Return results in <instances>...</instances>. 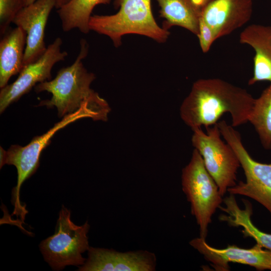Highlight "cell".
I'll return each mask as SVG.
<instances>
[{"label":"cell","instance_id":"obj_1","mask_svg":"<svg viewBox=\"0 0 271 271\" xmlns=\"http://www.w3.org/2000/svg\"><path fill=\"white\" fill-rule=\"evenodd\" d=\"M254 100L245 89L221 79H200L182 102L180 115L192 130L212 126L229 113L235 127L248 122Z\"/></svg>","mask_w":271,"mask_h":271},{"label":"cell","instance_id":"obj_2","mask_svg":"<svg viewBox=\"0 0 271 271\" xmlns=\"http://www.w3.org/2000/svg\"><path fill=\"white\" fill-rule=\"evenodd\" d=\"M90 117L93 120L105 121L107 115L101 105L97 103L89 102L85 104L76 112L67 114L53 127L45 133L35 137L26 146L12 145L6 151L1 147V168L5 164L12 165L17 170V183L12 193V203L14 206L13 215L20 216L24 220L27 211L25 205H22L20 200L21 187L25 181L31 177L39 166V160L43 150L51 143L53 135L59 130L76 120Z\"/></svg>","mask_w":271,"mask_h":271},{"label":"cell","instance_id":"obj_3","mask_svg":"<svg viewBox=\"0 0 271 271\" xmlns=\"http://www.w3.org/2000/svg\"><path fill=\"white\" fill-rule=\"evenodd\" d=\"M80 45L79 53L72 64L59 70L54 79L35 87L37 92L47 91L52 95L50 99L41 101L38 106L56 107L59 117L76 112L87 103L104 100L90 88L95 75L88 72L83 63L88 54V43L82 39Z\"/></svg>","mask_w":271,"mask_h":271},{"label":"cell","instance_id":"obj_4","mask_svg":"<svg viewBox=\"0 0 271 271\" xmlns=\"http://www.w3.org/2000/svg\"><path fill=\"white\" fill-rule=\"evenodd\" d=\"M119 11L111 15H92L89 22L90 31L108 37L115 47L120 46L122 37L138 34L158 43H164L170 33L160 27L153 15L151 0H115Z\"/></svg>","mask_w":271,"mask_h":271},{"label":"cell","instance_id":"obj_5","mask_svg":"<svg viewBox=\"0 0 271 271\" xmlns=\"http://www.w3.org/2000/svg\"><path fill=\"white\" fill-rule=\"evenodd\" d=\"M182 190L190 203L191 214L199 227L200 237L206 239L208 227L216 209L223 202L219 188L207 171L202 157L194 149L182 172Z\"/></svg>","mask_w":271,"mask_h":271},{"label":"cell","instance_id":"obj_6","mask_svg":"<svg viewBox=\"0 0 271 271\" xmlns=\"http://www.w3.org/2000/svg\"><path fill=\"white\" fill-rule=\"evenodd\" d=\"M88 221L82 225L71 219L70 210L62 206L54 234L43 240L39 247L45 260L53 269L59 270L67 265L81 266L86 259L82 254L90 246Z\"/></svg>","mask_w":271,"mask_h":271},{"label":"cell","instance_id":"obj_7","mask_svg":"<svg viewBox=\"0 0 271 271\" xmlns=\"http://www.w3.org/2000/svg\"><path fill=\"white\" fill-rule=\"evenodd\" d=\"M221 136L234 150L246 178L228 189L230 194L248 197L263 206L271 215V163L251 158L243 145L240 133L224 120L217 122Z\"/></svg>","mask_w":271,"mask_h":271},{"label":"cell","instance_id":"obj_8","mask_svg":"<svg viewBox=\"0 0 271 271\" xmlns=\"http://www.w3.org/2000/svg\"><path fill=\"white\" fill-rule=\"evenodd\" d=\"M192 129V146L201 155L208 173L217 184L221 195L236 184V174L240 166L233 149L221 140L217 123L206 128Z\"/></svg>","mask_w":271,"mask_h":271},{"label":"cell","instance_id":"obj_9","mask_svg":"<svg viewBox=\"0 0 271 271\" xmlns=\"http://www.w3.org/2000/svg\"><path fill=\"white\" fill-rule=\"evenodd\" d=\"M62 40L58 37L47 46L44 53L35 61L23 67L17 79L12 83L1 88L0 112L3 113L12 103L28 93L37 84L51 80V71L58 62L68 55L61 51Z\"/></svg>","mask_w":271,"mask_h":271},{"label":"cell","instance_id":"obj_10","mask_svg":"<svg viewBox=\"0 0 271 271\" xmlns=\"http://www.w3.org/2000/svg\"><path fill=\"white\" fill-rule=\"evenodd\" d=\"M189 243L203 255L216 270L228 271L230 262L248 265L258 270H271V250L263 249L257 244L250 248L232 245L218 249L211 246L205 239L200 237L191 240Z\"/></svg>","mask_w":271,"mask_h":271},{"label":"cell","instance_id":"obj_11","mask_svg":"<svg viewBox=\"0 0 271 271\" xmlns=\"http://www.w3.org/2000/svg\"><path fill=\"white\" fill-rule=\"evenodd\" d=\"M56 0H36L21 10L12 23L27 34L24 66L39 58L47 47L44 41L45 30L49 16Z\"/></svg>","mask_w":271,"mask_h":271},{"label":"cell","instance_id":"obj_12","mask_svg":"<svg viewBox=\"0 0 271 271\" xmlns=\"http://www.w3.org/2000/svg\"><path fill=\"white\" fill-rule=\"evenodd\" d=\"M155 253L140 250L118 252L113 249L90 247L88 258L79 267L81 271H154Z\"/></svg>","mask_w":271,"mask_h":271},{"label":"cell","instance_id":"obj_13","mask_svg":"<svg viewBox=\"0 0 271 271\" xmlns=\"http://www.w3.org/2000/svg\"><path fill=\"white\" fill-rule=\"evenodd\" d=\"M252 11V0H213L201 9L200 18L211 27L217 39L247 23Z\"/></svg>","mask_w":271,"mask_h":271},{"label":"cell","instance_id":"obj_14","mask_svg":"<svg viewBox=\"0 0 271 271\" xmlns=\"http://www.w3.org/2000/svg\"><path fill=\"white\" fill-rule=\"evenodd\" d=\"M239 42L254 51L253 71L248 85L260 81L271 84V25L252 24L240 33Z\"/></svg>","mask_w":271,"mask_h":271},{"label":"cell","instance_id":"obj_15","mask_svg":"<svg viewBox=\"0 0 271 271\" xmlns=\"http://www.w3.org/2000/svg\"><path fill=\"white\" fill-rule=\"evenodd\" d=\"M0 42V87L8 85L10 78L24 67L27 41L25 31L19 27L8 31Z\"/></svg>","mask_w":271,"mask_h":271},{"label":"cell","instance_id":"obj_16","mask_svg":"<svg viewBox=\"0 0 271 271\" xmlns=\"http://www.w3.org/2000/svg\"><path fill=\"white\" fill-rule=\"evenodd\" d=\"M223 202L225 206H220L225 214L219 216L220 220L226 222L229 225L235 227L241 226V232L244 237L254 239L256 244L262 247L271 250V234L264 232L257 228L252 222V206L250 202L242 199L244 205L243 209H240L234 195L230 194L225 198Z\"/></svg>","mask_w":271,"mask_h":271},{"label":"cell","instance_id":"obj_17","mask_svg":"<svg viewBox=\"0 0 271 271\" xmlns=\"http://www.w3.org/2000/svg\"><path fill=\"white\" fill-rule=\"evenodd\" d=\"M156 1L160 7V16L164 19V29L179 26L198 35L201 9L191 0Z\"/></svg>","mask_w":271,"mask_h":271},{"label":"cell","instance_id":"obj_18","mask_svg":"<svg viewBox=\"0 0 271 271\" xmlns=\"http://www.w3.org/2000/svg\"><path fill=\"white\" fill-rule=\"evenodd\" d=\"M111 0H71L68 3L57 9V14L64 32L74 29L87 34L90 29L89 22L92 12L100 4H109Z\"/></svg>","mask_w":271,"mask_h":271},{"label":"cell","instance_id":"obj_19","mask_svg":"<svg viewBox=\"0 0 271 271\" xmlns=\"http://www.w3.org/2000/svg\"><path fill=\"white\" fill-rule=\"evenodd\" d=\"M248 122L255 128L262 147L271 150V84L255 98Z\"/></svg>","mask_w":271,"mask_h":271},{"label":"cell","instance_id":"obj_20","mask_svg":"<svg viewBox=\"0 0 271 271\" xmlns=\"http://www.w3.org/2000/svg\"><path fill=\"white\" fill-rule=\"evenodd\" d=\"M26 6V0H0V34L4 36L18 13Z\"/></svg>","mask_w":271,"mask_h":271},{"label":"cell","instance_id":"obj_21","mask_svg":"<svg viewBox=\"0 0 271 271\" xmlns=\"http://www.w3.org/2000/svg\"><path fill=\"white\" fill-rule=\"evenodd\" d=\"M197 36L198 38L201 49L204 53L208 52L214 42L217 40L214 31L200 17L199 31Z\"/></svg>","mask_w":271,"mask_h":271},{"label":"cell","instance_id":"obj_22","mask_svg":"<svg viewBox=\"0 0 271 271\" xmlns=\"http://www.w3.org/2000/svg\"><path fill=\"white\" fill-rule=\"evenodd\" d=\"M36 0H26V6L34 3ZM71 0H56L55 8L58 9L68 3Z\"/></svg>","mask_w":271,"mask_h":271},{"label":"cell","instance_id":"obj_23","mask_svg":"<svg viewBox=\"0 0 271 271\" xmlns=\"http://www.w3.org/2000/svg\"><path fill=\"white\" fill-rule=\"evenodd\" d=\"M197 7L202 9L213 0H191Z\"/></svg>","mask_w":271,"mask_h":271}]
</instances>
